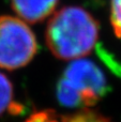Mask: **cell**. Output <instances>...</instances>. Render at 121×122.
I'll use <instances>...</instances> for the list:
<instances>
[{
    "mask_svg": "<svg viewBox=\"0 0 121 122\" xmlns=\"http://www.w3.org/2000/svg\"><path fill=\"white\" fill-rule=\"evenodd\" d=\"M98 20L81 6H64L50 17L45 41L50 53L61 60L85 58L99 39Z\"/></svg>",
    "mask_w": 121,
    "mask_h": 122,
    "instance_id": "obj_1",
    "label": "cell"
},
{
    "mask_svg": "<svg viewBox=\"0 0 121 122\" xmlns=\"http://www.w3.org/2000/svg\"><path fill=\"white\" fill-rule=\"evenodd\" d=\"M106 91L102 70L89 59L72 60L57 85V99L61 105L88 109L96 104Z\"/></svg>",
    "mask_w": 121,
    "mask_h": 122,
    "instance_id": "obj_2",
    "label": "cell"
},
{
    "mask_svg": "<svg viewBox=\"0 0 121 122\" xmlns=\"http://www.w3.org/2000/svg\"><path fill=\"white\" fill-rule=\"evenodd\" d=\"M38 51L36 38L25 20L0 16V67L17 70L31 62Z\"/></svg>",
    "mask_w": 121,
    "mask_h": 122,
    "instance_id": "obj_3",
    "label": "cell"
},
{
    "mask_svg": "<svg viewBox=\"0 0 121 122\" xmlns=\"http://www.w3.org/2000/svg\"><path fill=\"white\" fill-rule=\"evenodd\" d=\"M59 0H11L17 17L30 24L42 21L54 13Z\"/></svg>",
    "mask_w": 121,
    "mask_h": 122,
    "instance_id": "obj_4",
    "label": "cell"
},
{
    "mask_svg": "<svg viewBox=\"0 0 121 122\" xmlns=\"http://www.w3.org/2000/svg\"><path fill=\"white\" fill-rule=\"evenodd\" d=\"M14 88L11 80L3 73L0 72V116L12 108Z\"/></svg>",
    "mask_w": 121,
    "mask_h": 122,
    "instance_id": "obj_5",
    "label": "cell"
},
{
    "mask_svg": "<svg viewBox=\"0 0 121 122\" xmlns=\"http://www.w3.org/2000/svg\"><path fill=\"white\" fill-rule=\"evenodd\" d=\"M60 122H113L111 119L91 109H81L70 116H60Z\"/></svg>",
    "mask_w": 121,
    "mask_h": 122,
    "instance_id": "obj_6",
    "label": "cell"
},
{
    "mask_svg": "<svg viewBox=\"0 0 121 122\" xmlns=\"http://www.w3.org/2000/svg\"><path fill=\"white\" fill-rule=\"evenodd\" d=\"M111 24L116 36L121 39V0H111Z\"/></svg>",
    "mask_w": 121,
    "mask_h": 122,
    "instance_id": "obj_7",
    "label": "cell"
}]
</instances>
